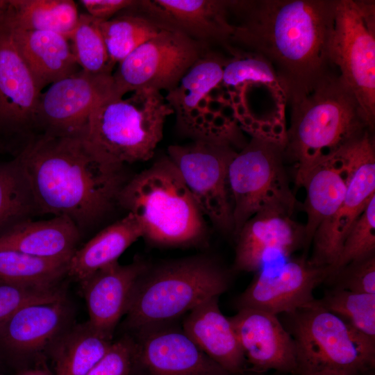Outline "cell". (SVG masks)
Listing matches in <instances>:
<instances>
[{
    "instance_id": "obj_35",
    "label": "cell",
    "mask_w": 375,
    "mask_h": 375,
    "mask_svg": "<svg viewBox=\"0 0 375 375\" xmlns=\"http://www.w3.org/2000/svg\"><path fill=\"white\" fill-rule=\"evenodd\" d=\"M375 255V197L353 224L331 273L346 265ZM330 276V275H329Z\"/></svg>"
},
{
    "instance_id": "obj_9",
    "label": "cell",
    "mask_w": 375,
    "mask_h": 375,
    "mask_svg": "<svg viewBox=\"0 0 375 375\" xmlns=\"http://www.w3.org/2000/svg\"><path fill=\"white\" fill-rule=\"evenodd\" d=\"M330 59L356 97L369 128L375 123V3L335 0Z\"/></svg>"
},
{
    "instance_id": "obj_27",
    "label": "cell",
    "mask_w": 375,
    "mask_h": 375,
    "mask_svg": "<svg viewBox=\"0 0 375 375\" xmlns=\"http://www.w3.org/2000/svg\"><path fill=\"white\" fill-rule=\"evenodd\" d=\"M142 228L131 213L106 227L72 256L67 276L80 282L98 270L117 261L135 241L143 237Z\"/></svg>"
},
{
    "instance_id": "obj_39",
    "label": "cell",
    "mask_w": 375,
    "mask_h": 375,
    "mask_svg": "<svg viewBox=\"0 0 375 375\" xmlns=\"http://www.w3.org/2000/svg\"><path fill=\"white\" fill-rule=\"evenodd\" d=\"M133 360V338L124 335L112 342L105 355L86 375H128Z\"/></svg>"
},
{
    "instance_id": "obj_10",
    "label": "cell",
    "mask_w": 375,
    "mask_h": 375,
    "mask_svg": "<svg viewBox=\"0 0 375 375\" xmlns=\"http://www.w3.org/2000/svg\"><path fill=\"white\" fill-rule=\"evenodd\" d=\"M226 140L197 139L168 147V158L179 172L199 209L220 231L233 233L228 169L236 151Z\"/></svg>"
},
{
    "instance_id": "obj_13",
    "label": "cell",
    "mask_w": 375,
    "mask_h": 375,
    "mask_svg": "<svg viewBox=\"0 0 375 375\" xmlns=\"http://www.w3.org/2000/svg\"><path fill=\"white\" fill-rule=\"evenodd\" d=\"M41 92L9 28L0 26V153L15 157L38 135L36 112Z\"/></svg>"
},
{
    "instance_id": "obj_16",
    "label": "cell",
    "mask_w": 375,
    "mask_h": 375,
    "mask_svg": "<svg viewBox=\"0 0 375 375\" xmlns=\"http://www.w3.org/2000/svg\"><path fill=\"white\" fill-rule=\"evenodd\" d=\"M133 365L148 375H224L183 329L171 323L135 332Z\"/></svg>"
},
{
    "instance_id": "obj_31",
    "label": "cell",
    "mask_w": 375,
    "mask_h": 375,
    "mask_svg": "<svg viewBox=\"0 0 375 375\" xmlns=\"http://www.w3.org/2000/svg\"><path fill=\"white\" fill-rule=\"evenodd\" d=\"M37 214L28 178L18 158L0 162V235Z\"/></svg>"
},
{
    "instance_id": "obj_41",
    "label": "cell",
    "mask_w": 375,
    "mask_h": 375,
    "mask_svg": "<svg viewBox=\"0 0 375 375\" xmlns=\"http://www.w3.org/2000/svg\"><path fill=\"white\" fill-rule=\"evenodd\" d=\"M8 0H0V26L5 24Z\"/></svg>"
},
{
    "instance_id": "obj_3",
    "label": "cell",
    "mask_w": 375,
    "mask_h": 375,
    "mask_svg": "<svg viewBox=\"0 0 375 375\" xmlns=\"http://www.w3.org/2000/svg\"><path fill=\"white\" fill-rule=\"evenodd\" d=\"M290 103L284 158L293 164L294 182L302 187L317 165L370 128L356 97L333 72L308 93Z\"/></svg>"
},
{
    "instance_id": "obj_29",
    "label": "cell",
    "mask_w": 375,
    "mask_h": 375,
    "mask_svg": "<svg viewBox=\"0 0 375 375\" xmlns=\"http://www.w3.org/2000/svg\"><path fill=\"white\" fill-rule=\"evenodd\" d=\"M79 15L72 0H8L5 25L10 29L53 31L69 38Z\"/></svg>"
},
{
    "instance_id": "obj_21",
    "label": "cell",
    "mask_w": 375,
    "mask_h": 375,
    "mask_svg": "<svg viewBox=\"0 0 375 375\" xmlns=\"http://www.w3.org/2000/svg\"><path fill=\"white\" fill-rule=\"evenodd\" d=\"M147 267L140 260L128 265L116 261L79 282L92 326L112 338L128 310L136 282Z\"/></svg>"
},
{
    "instance_id": "obj_25",
    "label": "cell",
    "mask_w": 375,
    "mask_h": 375,
    "mask_svg": "<svg viewBox=\"0 0 375 375\" xmlns=\"http://www.w3.org/2000/svg\"><path fill=\"white\" fill-rule=\"evenodd\" d=\"M81 230L65 215L41 221L28 219L0 235V249L69 262L76 250Z\"/></svg>"
},
{
    "instance_id": "obj_7",
    "label": "cell",
    "mask_w": 375,
    "mask_h": 375,
    "mask_svg": "<svg viewBox=\"0 0 375 375\" xmlns=\"http://www.w3.org/2000/svg\"><path fill=\"white\" fill-rule=\"evenodd\" d=\"M283 315V324L296 349L295 375L322 370L359 375L374 367L375 342L323 308L316 299Z\"/></svg>"
},
{
    "instance_id": "obj_32",
    "label": "cell",
    "mask_w": 375,
    "mask_h": 375,
    "mask_svg": "<svg viewBox=\"0 0 375 375\" xmlns=\"http://www.w3.org/2000/svg\"><path fill=\"white\" fill-rule=\"evenodd\" d=\"M69 262L46 259L11 249H0V283L54 287L67 275Z\"/></svg>"
},
{
    "instance_id": "obj_4",
    "label": "cell",
    "mask_w": 375,
    "mask_h": 375,
    "mask_svg": "<svg viewBox=\"0 0 375 375\" xmlns=\"http://www.w3.org/2000/svg\"><path fill=\"white\" fill-rule=\"evenodd\" d=\"M227 272L204 256L177 260L138 278L126 313L125 325L135 333L172 323L202 302L219 297L228 288Z\"/></svg>"
},
{
    "instance_id": "obj_23",
    "label": "cell",
    "mask_w": 375,
    "mask_h": 375,
    "mask_svg": "<svg viewBox=\"0 0 375 375\" xmlns=\"http://www.w3.org/2000/svg\"><path fill=\"white\" fill-rule=\"evenodd\" d=\"M226 60L219 54L206 51L165 97L176 114L180 129L194 140L203 138L201 108H204L210 92L222 83Z\"/></svg>"
},
{
    "instance_id": "obj_17",
    "label": "cell",
    "mask_w": 375,
    "mask_h": 375,
    "mask_svg": "<svg viewBox=\"0 0 375 375\" xmlns=\"http://www.w3.org/2000/svg\"><path fill=\"white\" fill-rule=\"evenodd\" d=\"M72 321L66 294L26 304L0 325V350L19 356L50 349Z\"/></svg>"
},
{
    "instance_id": "obj_8",
    "label": "cell",
    "mask_w": 375,
    "mask_h": 375,
    "mask_svg": "<svg viewBox=\"0 0 375 375\" xmlns=\"http://www.w3.org/2000/svg\"><path fill=\"white\" fill-rule=\"evenodd\" d=\"M252 135L250 142L236 151L228 169L235 235L258 212L278 210L292 216L299 206L285 169L284 140Z\"/></svg>"
},
{
    "instance_id": "obj_11",
    "label": "cell",
    "mask_w": 375,
    "mask_h": 375,
    "mask_svg": "<svg viewBox=\"0 0 375 375\" xmlns=\"http://www.w3.org/2000/svg\"><path fill=\"white\" fill-rule=\"evenodd\" d=\"M206 47L180 32L162 30L118 64L112 74L115 97L142 90H172Z\"/></svg>"
},
{
    "instance_id": "obj_12",
    "label": "cell",
    "mask_w": 375,
    "mask_h": 375,
    "mask_svg": "<svg viewBox=\"0 0 375 375\" xmlns=\"http://www.w3.org/2000/svg\"><path fill=\"white\" fill-rule=\"evenodd\" d=\"M372 132L366 129L344 146L350 165L347 187L337 211L320 225L312 238V252L308 260L315 265H334L350 228L375 197Z\"/></svg>"
},
{
    "instance_id": "obj_20",
    "label": "cell",
    "mask_w": 375,
    "mask_h": 375,
    "mask_svg": "<svg viewBox=\"0 0 375 375\" xmlns=\"http://www.w3.org/2000/svg\"><path fill=\"white\" fill-rule=\"evenodd\" d=\"M229 6L230 1L222 0H144L133 8L197 42L228 45L233 31Z\"/></svg>"
},
{
    "instance_id": "obj_1",
    "label": "cell",
    "mask_w": 375,
    "mask_h": 375,
    "mask_svg": "<svg viewBox=\"0 0 375 375\" xmlns=\"http://www.w3.org/2000/svg\"><path fill=\"white\" fill-rule=\"evenodd\" d=\"M230 3L231 12L239 15L240 20L232 24L228 44L268 62L289 102L308 93L332 72L330 44L335 0L231 1Z\"/></svg>"
},
{
    "instance_id": "obj_26",
    "label": "cell",
    "mask_w": 375,
    "mask_h": 375,
    "mask_svg": "<svg viewBox=\"0 0 375 375\" xmlns=\"http://www.w3.org/2000/svg\"><path fill=\"white\" fill-rule=\"evenodd\" d=\"M349 171V161L343 146L317 165L307 176L302 186L306 190L302 204L307 216L304 247H309L320 225L340 207L346 192Z\"/></svg>"
},
{
    "instance_id": "obj_28",
    "label": "cell",
    "mask_w": 375,
    "mask_h": 375,
    "mask_svg": "<svg viewBox=\"0 0 375 375\" xmlns=\"http://www.w3.org/2000/svg\"><path fill=\"white\" fill-rule=\"evenodd\" d=\"M112 343L110 338L88 321L72 324L50 348L56 375H86L105 355Z\"/></svg>"
},
{
    "instance_id": "obj_15",
    "label": "cell",
    "mask_w": 375,
    "mask_h": 375,
    "mask_svg": "<svg viewBox=\"0 0 375 375\" xmlns=\"http://www.w3.org/2000/svg\"><path fill=\"white\" fill-rule=\"evenodd\" d=\"M331 273V267L315 265L304 256L264 265L238 299L237 306L276 315L292 312L315 299V289Z\"/></svg>"
},
{
    "instance_id": "obj_18",
    "label": "cell",
    "mask_w": 375,
    "mask_h": 375,
    "mask_svg": "<svg viewBox=\"0 0 375 375\" xmlns=\"http://www.w3.org/2000/svg\"><path fill=\"white\" fill-rule=\"evenodd\" d=\"M246 363L257 372L274 369L296 374L293 340L278 315L255 308H241L228 317Z\"/></svg>"
},
{
    "instance_id": "obj_44",
    "label": "cell",
    "mask_w": 375,
    "mask_h": 375,
    "mask_svg": "<svg viewBox=\"0 0 375 375\" xmlns=\"http://www.w3.org/2000/svg\"><path fill=\"white\" fill-rule=\"evenodd\" d=\"M0 375H1V374H0Z\"/></svg>"
},
{
    "instance_id": "obj_2",
    "label": "cell",
    "mask_w": 375,
    "mask_h": 375,
    "mask_svg": "<svg viewBox=\"0 0 375 375\" xmlns=\"http://www.w3.org/2000/svg\"><path fill=\"white\" fill-rule=\"evenodd\" d=\"M15 157L28 178L39 214L93 225L116 204L130 178L122 165L107 161L83 138L37 135Z\"/></svg>"
},
{
    "instance_id": "obj_42",
    "label": "cell",
    "mask_w": 375,
    "mask_h": 375,
    "mask_svg": "<svg viewBox=\"0 0 375 375\" xmlns=\"http://www.w3.org/2000/svg\"><path fill=\"white\" fill-rule=\"evenodd\" d=\"M299 375H349L344 372L333 370H322Z\"/></svg>"
},
{
    "instance_id": "obj_33",
    "label": "cell",
    "mask_w": 375,
    "mask_h": 375,
    "mask_svg": "<svg viewBox=\"0 0 375 375\" xmlns=\"http://www.w3.org/2000/svg\"><path fill=\"white\" fill-rule=\"evenodd\" d=\"M317 301L375 342V294L332 288Z\"/></svg>"
},
{
    "instance_id": "obj_24",
    "label": "cell",
    "mask_w": 375,
    "mask_h": 375,
    "mask_svg": "<svg viewBox=\"0 0 375 375\" xmlns=\"http://www.w3.org/2000/svg\"><path fill=\"white\" fill-rule=\"evenodd\" d=\"M9 30L16 49L41 92L81 69L67 36L49 31Z\"/></svg>"
},
{
    "instance_id": "obj_34",
    "label": "cell",
    "mask_w": 375,
    "mask_h": 375,
    "mask_svg": "<svg viewBox=\"0 0 375 375\" xmlns=\"http://www.w3.org/2000/svg\"><path fill=\"white\" fill-rule=\"evenodd\" d=\"M101 20L89 14H80L69 39L81 69L91 74H112L106 47L100 28Z\"/></svg>"
},
{
    "instance_id": "obj_19",
    "label": "cell",
    "mask_w": 375,
    "mask_h": 375,
    "mask_svg": "<svg viewBox=\"0 0 375 375\" xmlns=\"http://www.w3.org/2000/svg\"><path fill=\"white\" fill-rule=\"evenodd\" d=\"M234 267L257 272L272 257L287 258L304 247V225L278 210L257 213L235 235Z\"/></svg>"
},
{
    "instance_id": "obj_36",
    "label": "cell",
    "mask_w": 375,
    "mask_h": 375,
    "mask_svg": "<svg viewBox=\"0 0 375 375\" xmlns=\"http://www.w3.org/2000/svg\"><path fill=\"white\" fill-rule=\"evenodd\" d=\"M231 51L234 57L226 62L222 83L233 88L247 83L280 85L275 72L264 59L238 49Z\"/></svg>"
},
{
    "instance_id": "obj_38",
    "label": "cell",
    "mask_w": 375,
    "mask_h": 375,
    "mask_svg": "<svg viewBox=\"0 0 375 375\" xmlns=\"http://www.w3.org/2000/svg\"><path fill=\"white\" fill-rule=\"evenodd\" d=\"M65 294L61 285L43 288L0 283V325L26 304Z\"/></svg>"
},
{
    "instance_id": "obj_30",
    "label": "cell",
    "mask_w": 375,
    "mask_h": 375,
    "mask_svg": "<svg viewBox=\"0 0 375 375\" xmlns=\"http://www.w3.org/2000/svg\"><path fill=\"white\" fill-rule=\"evenodd\" d=\"M100 28L113 68L162 28L153 19L132 7L100 22Z\"/></svg>"
},
{
    "instance_id": "obj_22",
    "label": "cell",
    "mask_w": 375,
    "mask_h": 375,
    "mask_svg": "<svg viewBox=\"0 0 375 375\" xmlns=\"http://www.w3.org/2000/svg\"><path fill=\"white\" fill-rule=\"evenodd\" d=\"M218 299L212 297L188 312L182 328L226 372L240 373L246 360L229 318L219 308Z\"/></svg>"
},
{
    "instance_id": "obj_43",
    "label": "cell",
    "mask_w": 375,
    "mask_h": 375,
    "mask_svg": "<svg viewBox=\"0 0 375 375\" xmlns=\"http://www.w3.org/2000/svg\"><path fill=\"white\" fill-rule=\"evenodd\" d=\"M19 375H49L47 372L41 369H30L21 373Z\"/></svg>"
},
{
    "instance_id": "obj_14",
    "label": "cell",
    "mask_w": 375,
    "mask_h": 375,
    "mask_svg": "<svg viewBox=\"0 0 375 375\" xmlns=\"http://www.w3.org/2000/svg\"><path fill=\"white\" fill-rule=\"evenodd\" d=\"M112 74L81 69L50 85L38 99V134L84 138L94 108L106 99L115 97Z\"/></svg>"
},
{
    "instance_id": "obj_40",
    "label": "cell",
    "mask_w": 375,
    "mask_h": 375,
    "mask_svg": "<svg viewBox=\"0 0 375 375\" xmlns=\"http://www.w3.org/2000/svg\"><path fill=\"white\" fill-rule=\"evenodd\" d=\"M88 14L102 21L108 20L134 6L133 0H81Z\"/></svg>"
},
{
    "instance_id": "obj_5",
    "label": "cell",
    "mask_w": 375,
    "mask_h": 375,
    "mask_svg": "<svg viewBox=\"0 0 375 375\" xmlns=\"http://www.w3.org/2000/svg\"><path fill=\"white\" fill-rule=\"evenodd\" d=\"M117 204L135 217L143 237L152 242L184 245L204 235L203 214L168 156L130 178Z\"/></svg>"
},
{
    "instance_id": "obj_6",
    "label": "cell",
    "mask_w": 375,
    "mask_h": 375,
    "mask_svg": "<svg viewBox=\"0 0 375 375\" xmlns=\"http://www.w3.org/2000/svg\"><path fill=\"white\" fill-rule=\"evenodd\" d=\"M172 114V108L158 91L138 90L127 99L111 97L92 112L84 139L110 162H144L153 157Z\"/></svg>"
},
{
    "instance_id": "obj_37",
    "label": "cell",
    "mask_w": 375,
    "mask_h": 375,
    "mask_svg": "<svg viewBox=\"0 0 375 375\" xmlns=\"http://www.w3.org/2000/svg\"><path fill=\"white\" fill-rule=\"evenodd\" d=\"M326 281L332 283L333 288L375 294V255L346 265Z\"/></svg>"
}]
</instances>
